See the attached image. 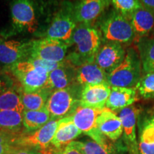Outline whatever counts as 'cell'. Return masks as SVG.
Instances as JSON below:
<instances>
[{"instance_id": "1", "label": "cell", "mask_w": 154, "mask_h": 154, "mask_svg": "<svg viewBox=\"0 0 154 154\" xmlns=\"http://www.w3.org/2000/svg\"><path fill=\"white\" fill-rule=\"evenodd\" d=\"M11 26L12 34H34L40 32L44 20L47 19V4L44 0H11Z\"/></svg>"}, {"instance_id": "2", "label": "cell", "mask_w": 154, "mask_h": 154, "mask_svg": "<svg viewBox=\"0 0 154 154\" xmlns=\"http://www.w3.org/2000/svg\"><path fill=\"white\" fill-rule=\"evenodd\" d=\"M101 34L99 30L88 24H79L72 37L74 51L66 58L75 66L94 62L101 47Z\"/></svg>"}, {"instance_id": "3", "label": "cell", "mask_w": 154, "mask_h": 154, "mask_svg": "<svg viewBox=\"0 0 154 154\" xmlns=\"http://www.w3.org/2000/svg\"><path fill=\"white\" fill-rule=\"evenodd\" d=\"M77 26L73 3L63 2L51 14L42 36L60 40L72 45V37Z\"/></svg>"}, {"instance_id": "4", "label": "cell", "mask_w": 154, "mask_h": 154, "mask_svg": "<svg viewBox=\"0 0 154 154\" xmlns=\"http://www.w3.org/2000/svg\"><path fill=\"white\" fill-rule=\"evenodd\" d=\"M142 66L138 51L129 49L124 61L107 76L111 86L135 87L141 77Z\"/></svg>"}, {"instance_id": "5", "label": "cell", "mask_w": 154, "mask_h": 154, "mask_svg": "<svg viewBox=\"0 0 154 154\" xmlns=\"http://www.w3.org/2000/svg\"><path fill=\"white\" fill-rule=\"evenodd\" d=\"M99 28L101 36L107 42L128 44L136 38L129 19L115 9L101 19Z\"/></svg>"}, {"instance_id": "6", "label": "cell", "mask_w": 154, "mask_h": 154, "mask_svg": "<svg viewBox=\"0 0 154 154\" xmlns=\"http://www.w3.org/2000/svg\"><path fill=\"white\" fill-rule=\"evenodd\" d=\"M5 70L8 71L18 81L22 91L26 92L44 88L49 74L47 69L36 66L28 60L18 62Z\"/></svg>"}, {"instance_id": "7", "label": "cell", "mask_w": 154, "mask_h": 154, "mask_svg": "<svg viewBox=\"0 0 154 154\" xmlns=\"http://www.w3.org/2000/svg\"><path fill=\"white\" fill-rule=\"evenodd\" d=\"M79 84L52 91L46 104L51 116V119H60L70 116L78 106L80 97H78Z\"/></svg>"}, {"instance_id": "8", "label": "cell", "mask_w": 154, "mask_h": 154, "mask_svg": "<svg viewBox=\"0 0 154 154\" xmlns=\"http://www.w3.org/2000/svg\"><path fill=\"white\" fill-rule=\"evenodd\" d=\"M71 44L54 38L44 37L32 40L29 58L54 62H61L66 59Z\"/></svg>"}, {"instance_id": "9", "label": "cell", "mask_w": 154, "mask_h": 154, "mask_svg": "<svg viewBox=\"0 0 154 154\" xmlns=\"http://www.w3.org/2000/svg\"><path fill=\"white\" fill-rule=\"evenodd\" d=\"M102 110L103 109L84 107L79 105L70 116L73 123L82 133L101 145H108L106 142V136L100 132L97 125L98 118Z\"/></svg>"}, {"instance_id": "10", "label": "cell", "mask_w": 154, "mask_h": 154, "mask_svg": "<svg viewBox=\"0 0 154 154\" xmlns=\"http://www.w3.org/2000/svg\"><path fill=\"white\" fill-rule=\"evenodd\" d=\"M32 40L0 38V68L8 69L29 56Z\"/></svg>"}, {"instance_id": "11", "label": "cell", "mask_w": 154, "mask_h": 154, "mask_svg": "<svg viewBox=\"0 0 154 154\" xmlns=\"http://www.w3.org/2000/svg\"><path fill=\"white\" fill-rule=\"evenodd\" d=\"M59 119H51L44 126L29 135L21 136L17 145L22 148H39L46 149L51 143L57 131Z\"/></svg>"}, {"instance_id": "12", "label": "cell", "mask_w": 154, "mask_h": 154, "mask_svg": "<svg viewBox=\"0 0 154 154\" xmlns=\"http://www.w3.org/2000/svg\"><path fill=\"white\" fill-rule=\"evenodd\" d=\"M126 54L121 44L107 42L100 47L95 63L109 75L124 61Z\"/></svg>"}, {"instance_id": "13", "label": "cell", "mask_w": 154, "mask_h": 154, "mask_svg": "<svg viewBox=\"0 0 154 154\" xmlns=\"http://www.w3.org/2000/svg\"><path fill=\"white\" fill-rule=\"evenodd\" d=\"M110 0H76L73 4L74 16L77 24H91L103 14Z\"/></svg>"}, {"instance_id": "14", "label": "cell", "mask_w": 154, "mask_h": 154, "mask_svg": "<svg viewBox=\"0 0 154 154\" xmlns=\"http://www.w3.org/2000/svg\"><path fill=\"white\" fill-rule=\"evenodd\" d=\"M139 110L134 106L124 108L119 112L123 126L125 143L129 154H139L138 143L136 139V121Z\"/></svg>"}, {"instance_id": "15", "label": "cell", "mask_w": 154, "mask_h": 154, "mask_svg": "<svg viewBox=\"0 0 154 154\" xmlns=\"http://www.w3.org/2000/svg\"><path fill=\"white\" fill-rule=\"evenodd\" d=\"M111 93V86L107 82L82 86L79 105L84 107L103 109Z\"/></svg>"}, {"instance_id": "16", "label": "cell", "mask_w": 154, "mask_h": 154, "mask_svg": "<svg viewBox=\"0 0 154 154\" xmlns=\"http://www.w3.org/2000/svg\"><path fill=\"white\" fill-rule=\"evenodd\" d=\"M76 66L66 59L62 66L49 73L44 88L52 91L54 89H62L76 84Z\"/></svg>"}, {"instance_id": "17", "label": "cell", "mask_w": 154, "mask_h": 154, "mask_svg": "<svg viewBox=\"0 0 154 154\" xmlns=\"http://www.w3.org/2000/svg\"><path fill=\"white\" fill-rule=\"evenodd\" d=\"M98 128L103 136L112 140L119 139L123 134L122 123L114 111L105 107L97 120Z\"/></svg>"}, {"instance_id": "18", "label": "cell", "mask_w": 154, "mask_h": 154, "mask_svg": "<svg viewBox=\"0 0 154 154\" xmlns=\"http://www.w3.org/2000/svg\"><path fill=\"white\" fill-rule=\"evenodd\" d=\"M138 92L135 87L111 86V93L106 107L111 111H120L132 106L138 100Z\"/></svg>"}, {"instance_id": "19", "label": "cell", "mask_w": 154, "mask_h": 154, "mask_svg": "<svg viewBox=\"0 0 154 154\" xmlns=\"http://www.w3.org/2000/svg\"><path fill=\"white\" fill-rule=\"evenodd\" d=\"M82 133L73 123L71 116L59 119L57 131L51 144L56 149H61L74 141Z\"/></svg>"}, {"instance_id": "20", "label": "cell", "mask_w": 154, "mask_h": 154, "mask_svg": "<svg viewBox=\"0 0 154 154\" xmlns=\"http://www.w3.org/2000/svg\"><path fill=\"white\" fill-rule=\"evenodd\" d=\"M108 74L94 62L86 63L76 68V82L84 86L107 82Z\"/></svg>"}, {"instance_id": "21", "label": "cell", "mask_w": 154, "mask_h": 154, "mask_svg": "<svg viewBox=\"0 0 154 154\" xmlns=\"http://www.w3.org/2000/svg\"><path fill=\"white\" fill-rule=\"evenodd\" d=\"M136 38L146 37L154 29V11L143 7L134 11L129 17Z\"/></svg>"}, {"instance_id": "22", "label": "cell", "mask_w": 154, "mask_h": 154, "mask_svg": "<svg viewBox=\"0 0 154 154\" xmlns=\"http://www.w3.org/2000/svg\"><path fill=\"white\" fill-rule=\"evenodd\" d=\"M138 143L139 154H154V116L140 124Z\"/></svg>"}, {"instance_id": "23", "label": "cell", "mask_w": 154, "mask_h": 154, "mask_svg": "<svg viewBox=\"0 0 154 154\" xmlns=\"http://www.w3.org/2000/svg\"><path fill=\"white\" fill-rule=\"evenodd\" d=\"M52 91L47 88H42L31 92L22 91L20 95L24 109L36 111L43 109L46 106L48 99Z\"/></svg>"}, {"instance_id": "24", "label": "cell", "mask_w": 154, "mask_h": 154, "mask_svg": "<svg viewBox=\"0 0 154 154\" xmlns=\"http://www.w3.org/2000/svg\"><path fill=\"white\" fill-rule=\"evenodd\" d=\"M138 53L143 71L146 73L154 72V38L143 37L137 44Z\"/></svg>"}, {"instance_id": "25", "label": "cell", "mask_w": 154, "mask_h": 154, "mask_svg": "<svg viewBox=\"0 0 154 154\" xmlns=\"http://www.w3.org/2000/svg\"><path fill=\"white\" fill-rule=\"evenodd\" d=\"M51 120V116L44 107L40 110H24L23 112V125L28 131L37 130Z\"/></svg>"}, {"instance_id": "26", "label": "cell", "mask_w": 154, "mask_h": 154, "mask_svg": "<svg viewBox=\"0 0 154 154\" xmlns=\"http://www.w3.org/2000/svg\"><path fill=\"white\" fill-rule=\"evenodd\" d=\"M14 88L15 86L0 94V110H13L24 112L25 109L20 93Z\"/></svg>"}, {"instance_id": "27", "label": "cell", "mask_w": 154, "mask_h": 154, "mask_svg": "<svg viewBox=\"0 0 154 154\" xmlns=\"http://www.w3.org/2000/svg\"><path fill=\"white\" fill-rule=\"evenodd\" d=\"M23 124V113L13 110H0V128L19 132Z\"/></svg>"}, {"instance_id": "28", "label": "cell", "mask_w": 154, "mask_h": 154, "mask_svg": "<svg viewBox=\"0 0 154 154\" xmlns=\"http://www.w3.org/2000/svg\"><path fill=\"white\" fill-rule=\"evenodd\" d=\"M17 131L0 129V154H11L19 146L17 140L20 137Z\"/></svg>"}, {"instance_id": "29", "label": "cell", "mask_w": 154, "mask_h": 154, "mask_svg": "<svg viewBox=\"0 0 154 154\" xmlns=\"http://www.w3.org/2000/svg\"><path fill=\"white\" fill-rule=\"evenodd\" d=\"M138 94L145 99L154 98V72L146 73L140 77L136 86Z\"/></svg>"}, {"instance_id": "30", "label": "cell", "mask_w": 154, "mask_h": 154, "mask_svg": "<svg viewBox=\"0 0 154 154\" xmlns=\"http://www.w3.org/2000/svg\"><path fill=\"white\" fill-rule=\"evenodd\" d=\"M75 146L84 154H111L108 145H101L94 140L73 141Z\"/></svg>"}, {"instance_id": "31", "label": "cell", "mask_w": 154, "mask_h": 154, "mask_svg": "<svg viewBox=\"0 0 154 154\" xmlns=\"http://www.w3.org/2000/svg\"><path fill=\"white\" fill-rule=\"evenodd\" d=\"M116 11L129 19L134 11L143 7L140 0H110Z\"/></svg>"}, {"instance_id": "32", "label": "cell", "mask_w": 154, "mask_h": 154, "mask_svg": "<svg viewBox=\"0 0 154 154\" xmlns=\"http://www.w3.org/2000/svg\"><path fill=\"white\" fill-rule=\"evenodd\" d=\"M14 76L5 69H0V94L15 86Z\"/></svg>"}, {"instance_id": "33", "label": "cell", "mask_w": 154, "mask_h": 154, "mask_svg": "<svg viewBox=\"0 0 154 154\" xmlns=\"http://www.w3.org/2000/svg\"><path fill=\"white\" fill-rule=\"evenodd\" d=\"M44 153L47 154H84L80 151L78 148L75 146V144L72 142L68 146L65 147L61 148V149H48L44 152Z\"/></svg>"}, {"instance_id": "34", "label": "cell", "mask_w": 154, "mask_h": 154, "mask_svg": "<svg viewBox=\"0 0 154 154\" xmlns=\"http://www.w3.org/2000/svg\"><path fill=\"white\" fill-rule=\"evenodd\" d=\"M26 60L31 61L32 63H33L34 64L36 65V66H42L49 72V73L52 72L54 69L59 68L64 63L65 59L63 61H61V62H54V61H48L45 60H42V59H33V58H29Z\"/></svg>"}, {"instance_id": "35", "label": "cell", "mask_w": 154, "mask_h": 154, "mask_svg": "<svg viewBox=\"0 0 154 154\" xmlns=\"http://www.w3.org/2000/svg\"><path fill=\"white\" fill-rule=\"evenodd\" d=\"M11 154H38V153L33 150H31L29 148L19 147L16 150H14Z\"/></svg>"}, {"instance_id": "36", "label": "cell", "mask_w": 154, "mask_h": 154, "mask_svg": "<svg viewBox=\"0 0 154 154\" xmlns=\"http://www.w3.org/2000/svg\"><path fill=\"white\" fill-rule=\"evenodd\" d=\"M140 1L145 8L154 11V0H140Z\"/></svg>"}, {"instance_id": "37", "label": "cell", "mask_w": 154, "mask_h": 154, "mask_svg": "<svg viewBox=\"0 0 154 154\" xmlns=\"http://www.w3.org/2000/svg\"><path fill=\"white\" fill-rule=\"evenodd\" d=\"M152 34H153V37H152V38H154V29H153V32H152Z\"/></svg>"}, {"instance_id": "38", "label": "cell", "mask_w": 154, "mask_h": 154, "mask_svg": "<svg viewBox=\"0 0 154 154\" xmlns=\"http://www.w3.org/2000/svg\"><path fill=\"white\" fill-rule=\"evenodd\" d=\"M44 154H47V153H44Z\"/></svg>"}, {"instance_id": "39", "label": "cell", "mask_w": 154, "mask_h": 154, "mask_svg": "<svg viewBox=\"0 0 154 154\" xmlns=\"http://www.w3.org/2000/svg\"><path fill=\"white\" fill-rule=\"evenodd\" d=\"M0 129H1V128H0Z\"/></svg>"}]
</instances>
